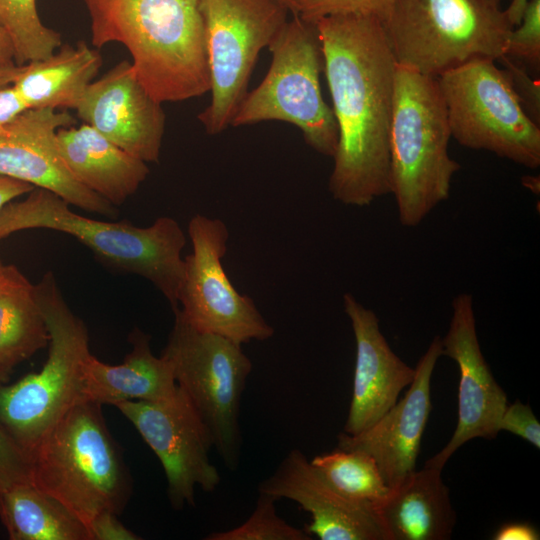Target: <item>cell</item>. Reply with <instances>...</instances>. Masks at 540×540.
I'll return each instance as SVG.
<instances>
[{
	"mask_svg": "<svg viewBox=\"0 0 540 540\" xmlns=\"http://www.w3.org/2000/svg\"><path fill=\"white\" fill-rule=\"evenodd\" d=\"M530 0H512L508 7L503 10L512 28L520 24Z\"/></svg>",
	"mask_w": 540,
	"mask_h": 540,
	"instance_id": "cell-38",
	"label": "cell"
},
{
	"mask_svg": "<svg viewBox=\"0 0 540 540\" xmlns=\"http://www.w3.org/2000/svg\"><path fill=\"white\" fill-rule=\"evenodd\" d=\"M505 56L522 60L533 67H539L540 0H530L520 24L510 31Z\"/></svg>",
	"mask_w": 540,
	"mask_h": 540,
	"instance_id": "cell-30",
	"label": "cell"
},
{
	"mask_svg": "<svg viewBox=\"0 0 540 540\" xmlns=\"http://www.w3.org/2000/svg\"><path fill=\"white\" fill-rule=\"evenodd\" d=\"M500 61L507 73L512 87L517 94L527 114L539 124L540 119V85L526 71L516 64L513 59L502 56Z\"/></svg>",
	"mask_w": 540,
	"mask_h": 540,
	"instance_id": "cell-32",
	"label": "cell"
},
{
	"mask_svg": "<svg viewBox=\"0 0 540 540\" xmlns=\"http://www.w3.org/2000/svg\"><path fill=\"white\" fill-rule=\"evenodd\" d=\"M172 310L174 323L161 356L207 427L223 464L236 471L243 443L241 399L252 362L241 344L196 329L179 306Z\"/></svg>",
	"mask_w": 540,
	"mask_h": 540,
	"instance_id": "cell-9",
	"label": "cell"
},
{
	"mask_svg": "<svg viewBox=\"0 0 540 540\" xmlns=\"http://www.w3.org/2000/svg\"><path fill=\"white\" fill-rule=\"evenodd\" d=\"M0 25L12 42L17 65L45 58L62 45L61 35L42 22L36 0H0Z\"/></svg>",
	"mask_w": 540,
	"mask_h": 540,
	"instance_id": "cell-27",
	"label": "cell"
},
{
	"mask_svg": "<svg viewBox=\"0 0 540 540\" xmlns=\"http://www.w3.org/2000/svg\"><path fill=\"white\" fill-rule=\"evenodd\" d=\"M33 185L0 174V209L13 199L29 193Z\"/></svg>",
	"mask_w": 540,
	"mask_h": 540,
	"instance_id": "cell-37",
	"label": "cell"
},
{
	"mask_svg": "<svg viewBox=\"0 0 540 540\" xmlns=\"http://www.w3.org/2000/svg\"><path fill=\"white\" fill-rule=\"evenodd\" d=\"M488 1H490L494 5L500 6V3L502 0H488Z\"/></svg>",
	"mask_w": 540,
	"mask_h": 540,
	"instance_id": "cell-44",
	"label": "cell"
},
{
	"mask_svg": "<svg viewBox=\"0 0 540 540\" xmlns=\"http://www.w3.org/2000/svg\"><path fill=\"white\" fill-rule=\"evenodd\" d=\"M48 342L34 285L15 265L0 260V369L10 374Z\"/></svg>",
	"mask_w": 540,
	"mask_h": 540,
	"instance_id": "cell-24",
	"label": "cell"
},
{
	"mask_svg": "<svg viewBox=\"0 0 540 540\" xmlns=\"http://www.w3.org/2000/svg\"><path fill=\"white\" fill-rule=\"evenodd\" d=\"M494 540H538V530L527 522L503 524L493 535Z\"/></svg>",
	"mask_w": 540,
	"mask_h": 540,
	"instance_id": "cell-36",
	"label": "cell"
},
{
	"mask_svg": "<svg viewBox=\"0 0 540 540\" xmlns=\"http://www.w3.org/2000/svg\"><path fill=\"white\" fill-rule=\"evenodd\" d=\"M61 155L71 173L115 207L133 195L149 174L147 163L83 123L58 130Z\"/></svg>",
	"mask_w": 540,
	"mask_h": 540,
	"instance_id": "cell-21",
	"label": "cell"
},
{
	"mask_svg": "<svg viewBox=\"0 0 540 540\" xmlns=\"http://www.w3.org/2000/svg\"><path fill=\"white\" fill-rule=\"evenodd\" d=\"M291 15L268 45L272 60L267 74L247 92L231 126L287 122L300 129L309 147L333 157L338 127L321 91L324 57L318 29L315 22Z\"/></svg>",
	"mask_w": 540,
	"mask_h": 540,
	"instance_id": "cell-8",
	"label": "cell"
},
{
	"mask_svg": "<svg viewBox=\"0 0 540 540\" xmlns=\"http://www.w3.org/2000/svg\"><path fill=\"white\" fill-rule=\"evenodd\" d=\"M9 375L10 374H8V373H6V372H4V371H2L0 369V385L7 383L8 379H9Z\"/></svg>",
	"mask_w": 540,
	"mask_h": 540,
	"instance_id": "cell-42",
	"label": "cell"
},
{
	"mask_svg": "<svg viewBox=\"0 0 540 540\" xmlns=\"http://www.w3.org/2000/svg\"><path fill=\"white\" fill-rule=\"evenodd\" d=\"M203 20L211 101L198 119L216 135L231 126L247 94L260 51L291 12L277 0H198Z\"/></svg>",
	"mask_w": 540,
	"mask_h": 540,
	"instance_id": "cell-11",
	"label": "cell"
},
{
	"mask_svg": "<svg viewBox=\"0 0 540 540\" xmlns=\"http://www.w3.org/2000/svg\"><path fill=\"white\" fill-rule=\"evenodd\" d=\"M0 519L12 540H90L74 513L29 481L0 486Z\"/></svg>",
	"mask_w": 540,
	"mask_h": 540,
	"instance_id": "cell-25",
	"label": "cell"
},
{
	"mask_svg": "<svg viewBox=\"0 0 540 540\" xmlns=\"http://www.w3.org/2000/svg\"><path fill=\"white\" fill-rule=\"evenodd\" d=\"M315 23L338 127L328 190L342 204L369 206L390 194L396 61L375 16L338 14Z\"/></svg>",
	"mask_w": 540,
	"mask_h": 540,
	"instance_id": "cell-1",
	"label": "cell"
},
{
	"mask_svg": "<svg viewBox=\"0 0 540 540\" xmlns=\"http://www.w3.org/2000/svg\"><path fill=\"white\" fill-rule=\"evenodd\" d=\"M381 22L396 63L435 78L473 59L505 56L513 29L488 0H396Z\"/></svg>",
	"mask_w": 540,
	"mask_h": 540,
	"instance_id": "cell-6",
	"label": "cell"
},
{
	"mask_svg": "<svg viewBox=\"0 0 540 540\" xmlns=\"http://www.w3.org/2000/svg\"><path fill=\"white\" fill-rule=\"evenodd\" d=\"M38 228L75 237L110 267L149 280L172 309L179 306L186 236L172 217H159L148 227L96 220L75 213L63 198L38 187L0 209V240Z\"/></svg>",
	"mask_w": 540,
	"mask_h": 540,
	"instance_id": "cell-3",
	"label": "cell"
},
{
	"mask_svg": "<svg viewBox=\"0 0 540 540\" xmlns=\"http://www.w3.org/2000/svg\"><path fill=\"white\" fill-rule=\"evenodd\" d=\"M439 469L413 471L376 506L389 540H449L456 524Z\"/></svg>",
	"mask_w": 540,
	"mask_h": 540,
	"instance_id": "cell-22",
	"label": "cell"
},
{
	"mask_svg": "<svg viewBox=\"0 0 540 540\" xmlns=\"http://www.w3.org/2000/svg\"><path fill=\"white\" fill-rule=\"evenodd\" d=\"M317 473L343 497L374 508L387 496L375 460L366 452L336 448L310 460Z\"/></svg>",
	"mask_w": 540,
	"mask_h": 540,
	"instance_id": "cell-26",
	"label": "cell"
},
{
	"mask_svg": "<svg viewBox=\"0 0 540 540\" xmlns=\"http://www.w3.org/2000/svg\"><path fill=\"white\" fill-rule=\"evenodd\" d=\"M131 351L122 363L106 364L91 353L82 364V395L85 401L115 405L127 400L160 401L172 397L178 385L170 363L156 357L150 336L135 328Z\"/></svg>",
	"mask_w": 540,
	"mask_h": 540,
	"instance_id": "cell-20",
	"label": "cell"
},
{
	"mask_svg": "<svg viewBox=\"0 0 540 540\" xmlns=\"http://www.w3.org/2000/svg\"><path fill=\"white\" fill-rule=\"evenodd\" d=\"M258 492L288 499L309 513L305 531L321 540H389L376 509L351 501L335 491L299 449H292Z\"/></svg>",
	"mask_w": 540,
	"mask_h": 540,
	"instance_id": "cell-18",
	"label": "cell"
},
{
	"mask_svg": "<svg viewBox=\"0 0 540 540\" xmlns=\"http://www.w3.org/2000/svg\"><path fill=\"white\" fill-rule=\"evenodd\" d=\"M27 109L12 84L0 88V128Z\"/></svg>",
	"mask_w": 540,
	"mask_h": 540,
	"instance_id": "cell-35",
	"label": "cell"
},
{
	"mask_svg": "<svg viewBox=\"0 0 540 540\" xmlns=\"http://www.w3.org/2000/svg\"><path fill=\"white\" fill-rule=\"evenodd\" d=\"M0 60L14 62V49L6 31L0 25Z\"/></svg>",
	"mask_w": 540,
	"mask_h": 540,
	"instance_id": "cell-40",
	"label": "cell"
},
{
	"mask_svg": "<svg viewBox=\"0 0 540 540\" xmlns=\"http://www.w3.org/2000/svg\"><path fill=\"white\" fill-rule=\"evenodd\" d=\"M343 307L356 345L353 392L343 432L355 435L373 425L397 402L400 392L412 383L415 368L391 349L371 309L351 293L343 295Z\"/></svg>",
	"mask_w": 540,
	"mask_h": 540,
	"instance_id": "cell-19",
	"label": "cell"
},
{
	"mask_svg": "<svg viewBox=\"0 0 540 540\" xmlns=\"http://www.w3.org/2000/svg\"><path fill=\"white\" fill-rule=\"evenodd\" d=\"M450 138L437 78L396 63L389 182L402 226H418L449 198L452 178L461 168L449 155Z\"/></svg>",
	"mask_w": 540,
	"mask_h": 540,
	"instance_id": "cell-5",
	"label": "cell"
},
{
	"mask_svg": "<svg viewBox=\"0 0 540 540\" xmlns=\"http://www.w3.org/2000/svg\"><path fill=\"white\" fill-rule=\"evenodd\" d=\"M441 356V337L435 336L419 359L414 379L404 396L364 431L338 435V448L361 450L375 460L390 489L415 471L421 439L432 409L431 378Z\"/></svg>",
	"mask_w": 540,
	"mask_h": 540,
	"instance_id": "cell-17",
	"label": "cell"
},
{
	"mask_svg": "<svg viewBox=\"0 0 540 540\" xmlns=\"http://www.w3.org/2000/svg\"><path fill=\"white\" fill-rule=\"evenodd\" d=\"M477 58L437 77L451 137L473 150L530 169L540 166V128L525 111L504 69Z\"/></svg>",
	"mask_w": 540,
	"mask_h": 540,
	"instance_id": "cell-10",
	"label": "cell"
},
{
	"mask_svg": "<svg viewBox=\"0 0 540 540\" xmlns=\"http://www.w3.org/2000/svg\"><path fill=\"white\" fill-rule=\"evenodd\" d=\"M259 493V492H258ZM274 497L259 493L254 510L241 525L224 531H215L205 540H310L304 530L292 526L278 516Z\"/></svg>",
	"mask_w": 540,
	"mask_h": 540,
	"instance_id": "cell-28",
	"label": "cell"
},
{
	"mask_svg": "<svg viewBox=\"0 0 540 540\" xmlns=\"http://www.w3.org/2000/svg\"><path fill=\"white\" fill-rule=\"evenodd\" d=\"M75 124L66 111L27 109L0 128V174L50 190L70 205L116 219L114 205L82 185L66 165L58 130Z\"/></svg>",
	"mask_w": 540,
	"mask_h": 540,
	"instance_id": "cell-14",
	"label": "cell"
},
{
	"mask_svg": "<svg viewBox=\"0 0 540 540\" xmlns=\"http://www.w3.org/2000/svg\"><path fill=\"white\" fill-rule=\"evenodd\" d=\"M192 253L184 260L178 305L196 329L239 344L264 341L274 334L253 300L239 293L223 268L229 231L218 218L194 215L188 223Z\"/></svg>",
	"mask_w": 540,
	"mask_h": 540,
	"instance_id": "cell-12",
	"label": "cell"
},
{
	"mask_svg": "<svg viewBox=\"0 0 540 540\" xmlns=\"http://www.w3.org/2000/svg\"><path fill=\"white\" fill-rule=\"evenodd\" d=\"M90 540H139L141 537L126 528L117 514L104 512L95 517L88 526Z\"/></svg>",
	"mask_w": 540,
	"mask_h": 540,
	"instance_id": "cell-34",
	"label": "cell"
},
{
	"mask_svg": "<svg viewBox=\"0 0 540 540\" xmlns=\"http://www.w3.org/2000/svg\"><path fill=\"white\" fill-rule=\"evenodd\" d=\"M396 0H292V14L316 22L338 14L372 15L381 21Z\"/></svg>",
	"mask_w": 540,
	"mask_h": 540,
	"instance_id": "cell-29",
	"label": "cell"
},
{
	"mask_svg": "<svg viewBox=\"0 0 540 540\" xmlns=\"http://www.w3.org/2000/svg\"><path fill=\"white\" fill-rule=\"evenodd\" d=\"M31 481L28 453L0 424V486Z\"/></svg>",
	"mask_w": 540,
	"mask_h": 540,
	"instance_id": "cell-31",
	"label": "cell"
},
{
	"mask_svg": "<svg viewBox=\"0 0 540 540\" xmlns=\"http://www.w3.org/2000/svg\"><path fill=\"white\" fill-rule=\"evenodd\" d=\"M441 342L442 356L458 366L459 391L456 429L444 448L425 464L439 470L468 441L494 439L507 406L506 393L494 379L480 348L471 294L460 293L453 299L449 328Z\"/></svg>",
	"mask_w": 540,
	"mask_h": 540,
	"instance_id": "cell-15",
	"label": "cell"
},
{
	"mask_svg": "<svg viewBox=\"0 0 540 540\" xmlns=\"http://www.w3.org/2000/svg\"><path fill=\"white\" fill-rule=\"evenodd\" d=\"M75 110L83 123L128 154L146 163L158 162L166 116L131 62L123 60L94 80Z\"/></svg>",
	"mask_w": 540,
	"mask_h": 540,
	"instance_id": "cell-16",
	"label": "cell"
},
{
	"mask_svg": "<svg viewBox=\"0 0 540 540\" xmlns=\"http://www.w3.org/2000/svg\"><path fill=\"white\" fill-rule=\"evenodd\" d=\"M277 1H279L284 6H286L292 14V0H277Z\"/></svg>",
	"mask_w": 540,
	"mask_h": 540,
	"instance_id": "cell-43",
	"label": "cell"
},
{
	"mask_svg": "<svg viewBox=\"0 0 540 540\" xmlns=\"http://www.w3.org/2000/svg\"><path fill=\"white\" fill-rule=\"evenodd\" d=\"M29 458L32 483L65 505L87 529L104 512L119 515L131 496L128 469L99 403L73 405Z\"/></svg>",
	"mask_w": 540,
	"mask_h": 540,
	"instance_id": "cell-4",
	"label": "cell"
},
{
	"mask_svg": "<svg viewBox=\"0 0 540 540\" xmlns=\"http://www.w3.org/2000/svg\"><path fill=\"white\" fill-rule=\"evenodd\" d=\"M49 333L40 371L0 385V424L28 453L82 395V364L90 354L88 331L66 303L52 271L34 285Z\"/></svg>",
	"mask_w": 540,
	"mask_h": 540,
	"instance_id": "cell-7",
	"label": "cell"
},
{
	"mask_svg": "<svg viewBox=\"0 0 540 540\" xmlns=\"http://www.w3.org/2000/svg\"><path fill=\"white\" fill-rule=\"evenodd\" d=\"M499 431L515 434L540 448V423L529 405L520 401L506 406L499 424Z\"/></svg>",
	"mask_w": 540,
	"mask_h": 540,
	"instance_id": "cell-33",
	"label": "cell"
},
{
	"mask_svg": "<svg viewBox=\"0 0 540 540\" xmlns=\"http://www.w3.org/2000/svg\"><path fill=\"white\" fill-rule=\"evenodd\" d=\"M20 65L0 60V88L11 85L18 74Z\"/></svg>",
	"mask_w": 540,
	"mask_h": 540,
	"instance_id": "cell-39",
	"label": "cell"
},
{
	"mask_svg": "<svg viewBox=\"0 0 540 540\" xmlns=\"http://www.w3.org/2000/svg\"><path fill=\"white\" fill-rule=\"evenodd\" d=\"M160 460L173 509L195 506V489L213 492L221 477L210 461L211 435L188 396L176 393L160 401L127 400L115 404Z\"/></svg>",
	"mask_w": 540,
	"mask_h": 540,
	"instance_id": "cell-13",
	"label": "cell"
},
{
	"mask_svg": "<svg viewBox=\"0 0 540 540\" xmlns=\"http://www.w3.org/2000/svg\"><path fill=\"white\" fill-rule=\"evenodd\" d=\"M96 48L124 45L136 76L158 102L210 91L198 0H84Z\"/></svg>",
	"mask_w": 540,
	"mask_h": 540,
	"instance_id": "cell-2",
	"label": "cell"
},
{
	"mask_svg": "<svg viewBox=\"0 0 540 540\" xmlns=\"http://www.w3.org/2000/svg\"><path fill=\"white\" fill-rule=\"evenodd\" d=\"M522 184L534 193H539L540 181L536 176H524L522 178Z\"/></svg>",
	"mask_w": 540,
	"mask_h": 540,
	"instance_id": "cell-41",
	"label": "cell"
},
{
	"mask_svg": "<svg viewBox=\"0 0 540 540\" xmlns=\"http://www.w3.org/2000/svg\"><path fill=\"white\" fill-rule=\"evenodd\" d=\"M102 65L86 42L61 45L49 56L20 65L12 85L28 109H76Z\"/></svg>",
	"mask_w": 540,
	"mask_h": 540,
	"instance_id": "cell-23",
	"label": "cell"
}]
</instances>
